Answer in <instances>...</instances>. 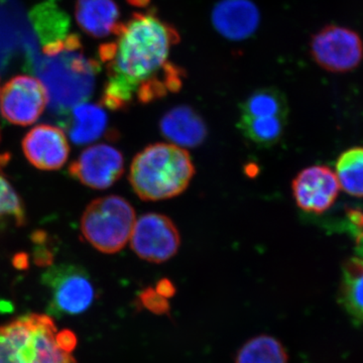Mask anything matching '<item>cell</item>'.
Listing matches in <instances>:
<instances>
[{
  "label": "cell",
  "instance_id": "3",
  "mask_svg": "<svg viewBox=\"0 0 363 363\" xmlns=\"http://www.w3.org/2000/svg\"><path fill=\"white\" fill-rule=\"evenodd\" d=\"M80 49L78 35H71L63 49L45 55L48 65L40 66V82L56 113H67L72 106L85 101L94 87L98 65L82 56Z\"/></svg>",
  "mask_w": 363,
  "mask_h": 363
},
{
  "label": "cell",
  "instance_id": "19",
  "mask_svg": "<svg viewBox=\"0 0 363 363\" xmlns=\"http://www.w3.org/2000/svg\"><path fill=\"white\" fill-rule=\"evenodd\" d=\"M285 346L269 335L255 336L247 341L235 357V363H288Z\"/></svg>",
  "mask_w": 363,
  "mask_h": 363
},
{
  "label": "cell",
  "instance_id": "18",
  "mask_svg": "<svg viewBox=\"0 0 363 363\" xmlns=\"http://www.w3.org/2000/svg\"><path fill=\"white\" fill-rule=\"evenodd\" d=\"M288 117H250L240 116V130L253 145L269 147L281 140Z\"/></svg>",
  "mask_w": 363,
  "mask_h": 363
},
{
  "label": "cell",
  "instance_id": "24",
  "mask_svg": "<svg viewBox=\"0 0 363 363\" xmlns=\"http://www.w3.org/2000/svg\"><path fill=\"white\" fill-rule=\"evenodd\" d=\"M57 341H58L60 347L67 351V352H73V350L77 346V337H76L73 331L70 330L58 331Z\"/></svg>",
  "mask_w": 363,
  "mask_h": 363
},
{
  "label": "cell",
  "instance_id": "7",
  "mask_svg": "<svg viewBox=\"0 0 363 363\" xmlns=\"http://www.w3.org/2000/svg\"><path fill=\"white\" fill-rule=\"evenodd\" d=\"M310 52L317 65L332 73L354 70L363 60L360 35L345 26L329 25L313 35Z\"/></svg>",
  "mask_w": 363,
  "mask_h": 363
},
{
  "label": "cell",
  "instance_id": "23",
  "mask_svg": "<svg viewBox=\"0 0 363 363\" xmlns=\"http://www.w3.org/2000/svg\"><path fill=\"white\" fill-rule=\"evenodd\" d=\"M138 303L147 311L155 315H168L169 303L168 298L162 297L154 288H147L138 294Z\"/></svg>",
  "mask_w": 363,
  "mask_h": 363
},
{
  "label": "cell",
  "instance_id": "8",
  "mask_svg": "<svg viewBox=\"0 0 363 363\" xmlns=\"http://www.w3.org/2000/svg\"><path fill=\"white\" fill-rule=\"evenodd\" d=\"M133 252L147 262L162 264L178 252L180 233L174 222L157 213L143 215L130 235Z\"/></svg>",
  "mask_w": 363,
  "mask_h": 363
},
{
  "label": "cell",
  "instance_id": "1",
  "mask_svg": "<svg viewBox=\"0 0 363 363\" xmlns=\"http://www.w3.org/2000/svg\"><path fill=\"white\" fill-rule=\"evenodd\" d=\"M113 35L116 39L99 49L108 77L104 106L121 111L135 99L147 104L180 89L183 71L169 62L172 49L180 42L173 26L152 11L138 13L119 23Z\"/></svg>",
  "mask_w": 363,
  "mask_h": 363
},
{
  "label": "cell",
  "instance_id": "22",
  "mask_svg": "<svg viewBox=\"0 0 363 363\" xmlns=\"http://www.w3.org/2000/svg\"><path fill=\"white\" fill-rule=\"evenodd\" d=\"M2 218L13 219L20 226L26 222L25 208L20 196L0 174V219Z\"/></svg>",
  "mask_w": 363,
  "mask_h": 363
},
{
  "label": "cell",
  "instance_id": "4",
  "mask_svg": "<svg viewBox=\"0 0 363 363\" xmlns=\"http://www.w3.org/2000/svg\"><path fill=\"white\" fill-rule=\"evenodd\" d=\"M49 315L28 314L0 326V363H77L62 350Z\"/></svg>",
  "mask_w": 363,
  "mask_h": 363
},
{
  "label": "cell",
  "instance_id": "17",
  "mask_svg": "<svg viewBox=\"0 0 363 363\" xmlns=\"http://www.w3.org/2000/svg\"><path fill=\"white\" fill-rule=\"evenodd\" d=\"M106 128V113L98 105L79 104L72 109L68 131L72 142L76 145L95 142L104 135Z\"/></svg>",
  "mask_w": 363,
  "mask_h": 363
},
{
  "label": "cell",
  "instance_id": "21",
  "mask_svg": "<svg viewBox=\"0 0 363 363\" xmlns=\"http://www.w3.org/2000/svg\"><path fill=\"white\" fill-rule=\"evenodd\" d=\"M339 186L347 194L363 197V147L344 152L336 164Z\"/></svg>",
  "mask_w": 363,
  "mask_h": 363
},
{
  "label": "cell",
  "instance_id": "16",
  "mask_svg": "<svg viewBox=\"0 0 363 363\" xmlns=\"http://www.w3.org/2000/svg\"><path fill=\"white\" fill-rule=\"evenodd\" d=\"M338 298L351 320L363 326V252L343 264Z\"/></svg>",
  "mask_w": 363,
  "mask_h": 363
},
{
  "label": "cell",
  "instance_id": "25",
  "mask_svg": "<svg viewBox=\"0 0 363 363\" xmlns=\"http://www.w3.org/2000/svg\"><path fill=\"white\" fill-rule=\"evenodd\" d=\"M155 290L162 297L169 298L174 297L176 294V288L174 284L168 279H162L157 284Z\"/></svg>",
  "mask_w": 363,
  "mask_h": 363
},
{
  "label": "cell",
  "instance_id": "10",
  "mask_svg": "<svg viewBox=\"0 0 363 363\" xmlns=\"http://www.w3.org/2000/svg\"><path fill=\"white\" fill-rule=\"evenodd\" d=\"M124 169L123 154L116 147L96 145L86 149L69 167L74 179L87 187L104 190L111 187Z\"/></svg>",
  "mask_w": 363,
  "mask_h": 363
},
{
  "label": "cell",
  "instance_id": "20",
  "mask_svg": "<svg viewBox=\"0 0 363 363\" xmlns=\"http://www.w3.org/2000/svg\"><path fill=\"white\" fill-rule=\"evenodd\" d=\"M289 106L283 92L264 88L253 92L241 105V114L250 117H288Z\"/></svg>",
  "mask_w": 363,
  "mask_h": 363
},
{
  "label": "cell",
  "instance_id": "9",
  "mask_svg": "<svg viewBox=\"0 0 363 363\" xmlns=\"http://www.w3.org/2000/svg\"><path fill=\"white\" fill-rule=\"evenodd\" d=\"M49 104V95L39 79L18 75L0 92V111L9 123L30 125L39 119Z\"/></svg>",
  "mask_w": 363,
  "mask_h": 363
},
{
  "label": "cell",
  "instance_id": "6",
  "mask_svg": "<svg viewBox=\"0 0 363 363\" xmlns=\"http://www.w3.org/2000/svg\"><path fill=\"white\" fill-rule=\"evenodd\" d=\"M49 293L48 310L54 316H75L87 311L96 297L89 274L75 264L50 267L42 279Z\"/></svg>",
  "mask_w": 363,
  "mask_h": 363
},
{
  "label": "cell",
  "instance_id": "12",
  "mask_svg": "<svg viewBox=\"0 0 363 363\" xmlns=\"http://www.w3.org/2000/svg\"><path fill=\"white\" fill-rule=\"evenodd\" d=\"M23 150L33 167L44 171L62 168L70 154L64 131L50 124H40L28 131L23 140Z\"/></svg>",
  "mask_w": 363,
  "mask_h": 363
},
{
  "label": "cell",
  "instance_id": "11",
  "mask_svg": "<svg viewBox=\"0 0 363 363\" xmlns=\"http://www.w3.org/2000/svg\"><path fill=\"white\" fill-rule=\"evenodd\" d=\"M292 188L300 209L321 214L336 201L340 186L335 173L328 167L313 166L296 177Z\"/></svg>",
  "mask_w": 363,
  "mask_h": 363
},
{
  "label": "cell",
  "instance_id": "2",
  "mask_svg": "<svg viewBox=\"0 0 363 363\" xmlns=\"http://www.w3.org/2000/svg\"><path fill=\"white\" fill-rule=\"evenodd\" d=\"M194 174L187 150L169 143H155L133 159L130 182L143 201H161L182 194Z\"/></svg>",
  "mask_w": 363,
  "mask_h": 363
},
{
  "label": "cell",
  "instance_id": "15",
  "mask_svg": "<svg viewBox=\"0 0 363 363\" xmlns=\"http://www.w3.org/2000/svg\"><path fill=\"white\" fill-rule=\"evenodd\" d=\"M119 9L114 0H77L75 16L83 32L94 38L113 35L119 23Z\"/></svg>",
  "mask_w": 363,
  "mask_h": 363
},
{
  "label": "cell",
  "instance_id": "5",
  "mask_svg": "<svg viewBox=\"0 0 363 363\" xmlns=\"http://www.w3.org/2000/svg\"><path fill=\"white\" fill-rule=\"evenodd\" d=\"M135 223V209L130 203L119 196H106L86 208L81 233L100 252L116 253L125 247Z\"/></svg>",
  "mask_w": 363,
  "mask_h": 363
},
{
  "label": "cell",
  "instance_id": "14",
  "mask_svg": "<svg viewBox=\"0 0 363 363\" xmlns=\"http://www.w3.org/2000/svg\"><path fill=\"white\" fill-rule=\"evenodd\" d=\"M162 135L178 147H195L204 142L206 124L202 117L189 106H179L162 116Z\"/></svg>",
  "mask_w": 363,
  "mask_h": 363
},
{
  "label": "cell",
  "instance_id": "13",
  "mask_svg": "<svg viewBox=\"0 0 363 363\" xmlns=\"http://www.w3.org/2000/svg\"><path fill=\"white\" fill-rule=\"evenodd\" d=\"M212 21L227 39L245 40L259 26V9L250 0H222L214 7Z\"/></svg>",
  "mask_w": 363,
  "mask_h": 363
}]
</instances>
